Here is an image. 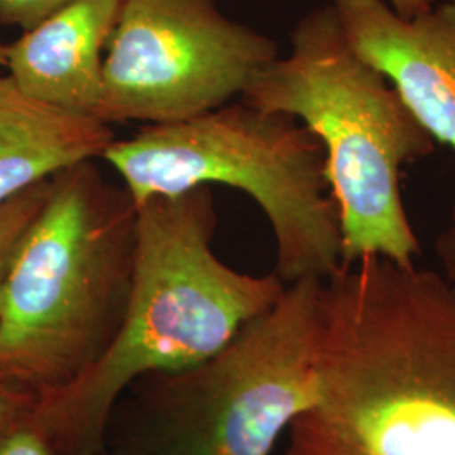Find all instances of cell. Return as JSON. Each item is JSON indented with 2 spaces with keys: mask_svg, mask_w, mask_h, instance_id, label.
<instances>
[{
  "mask_svg": "<svg viewBox=\"0 0 455 455\" xmlns=\"http://www.w3.org/2000/svg\"><path fill=\"white\" fill-rule=\"evenodd\" d=\"M435 251L442 265V274L455 285V203L447 227L437 236Z\"/></svg>",
  "mask_w": 455,
  "mask_h": 455,
  "instance_id": "15",
  "label": "cell"
},
{
  "mask_svg": "<svg viewBox=\"0 0 455 455\" xmlns=\"http://www.w3.org/2000/svg\"><path fill=\"white\" fill-rule=\"evenodd\" d=\"M342 31L425 131L455 150V4L398 16L387 0H331Z\"/></svg>",
  "mask_w": 455,
  "mask_h": 455,
  "instance_id": "8",
  "label": "cell"
},
{
  "mask_svg": "<svg viewBox=\"0 0 455 455\" xmlns=\"http://www.w3.org/2000/svg\"><path fill=\"white\" fill-rule=\"evenodd\" d=\"M135 206L156 196L221 184L250 196L275 240L285 285L342 267L341 221L324 148L299 120L231 101L188 120L144 125L103 152Z\"/></svg>",
  "mask_w": 455,
  "mask_h": 455,
  "instance_id": "5",
  "label": "cell"
},
{
  "mask_svg": "<svg viewBox=\"0 0 455 455\" xmlns=\"http://www.w3.org/2000/svg\"><path fill=\"white\" fill-rule=\"evenodd\" d=\"M36 396L12 383L0 379V432L17 419L26 415L36 405Z\"/></svg>",
  "mask_w": 455,
  "mask_h": 455,
  "instance_id": "14",
  "label": "cell"
},
{
  "mask_svg": "<svg viewBox=\"0 0 455 455\" xmlns=\"http://www.w3.org/2000/svg\"><path fill=\"white\" fill-rule=\"evenodd\" d=\"M210 186L137 206L131 293L105 353L76 379L36 400L33 415L61 455H98L133 383L214 356L285 291L275 275L231 268L212 250Z\"/></svg>",
  "mask_w": 455,
  "mask_h": 455,
  "instance_id": "2",
  "label": "cell"
},
{
  "mask_svg": "<svg viewBox=\"0 0 455 455\" xmlns=\"http://www.w3.org/2000/svg\"><path fill=\"white\" fill-rule=\"evenodd\" d=\"M323 278L280 299L212 358L148 379L157 455H272L319 393Z\"/></svg>",
  "mask_w": 455,
  "mask_h": 455,
  "instance_id": "6",
  "label": "cell"
},
{
  "mask_svg": "<svg viewBox=\"0 0 455 455\" xmlns=\"http://www.w3.org/2000/svg\"><path fill=\"white\" fill-rule=\"evenodd\" d=\"M285 455H455V285L370 257L323 282L319 393Z\"/></svg>",
  "mask_w": 455,
  "mask_h": 455,
  "instance_id": "1",
  "label": "cell"
},
{
  "mask_svg": "<svg viewBox=\"0 0 455 455\" xmlns=\"http://www.w3.org/2000/svg\"><path fill=\"white\" fill-rule=\"evenodd\" d=\"M137 206L95 161L49 180L0 292V379L36 398L114 341L131 293Z\"/></svg>",
  "mask_w": 455,
  "mask_h": 455,
  "instance_id": "3",
  "label": "cell"
},
{
  "mask_svg": "<svg viewBox=\"0 0 455 455\" xmlns=\"http://www.w3.org/2000/svg\"><path fill=\"white\" fill-rule=\"evenodd\" d=\"M120 11L122 0L69 2L5 46L7 76L44 105L98 118L105 51Z\"/></svg>",
  "mask_w": 455,
  "mask_h": 455,
  "instance_id": "9",
  "label": "cell"
},
{
  "mask_svg": "<svg viewBox=\"0 0 455 455\" xmlns=\"http://www.w3.org/2000/svg\"><path fill=\"white\" fill-rule=\"evenodd\" d=\"M48 191L49 180H43L0 206V292L17 246L44 204Z\"/></svg>",
  "mask_w": 455,
  "mask_h": 455,
  "instance_id": "11",
  "label": "cell"
},
{
  "mask_svg": "<svg viewBox=\"0 0 455 455\" xmlns=\"http://www.w3.org/2000/svg\"><path fill=\"white\" fill-rule=\"evenodd\" d=\"M452 4H455V0H452Z\"/></svg>",
  "mask_w": 455,
  "mask_h": 455,
  "instance_id": "18",
  "label": "cell"
},
{
  "mask_svg": "<svg viewBox=\"0 0 455 455\" xmlns=\"http://www.w3.org/2000/svg\"><path fill=\"white\" fill-rule=\"evenodd\" d=\"M33 410L0 432V455H61Z\"/></svg>",
  "mask_w": 455,
  "mask_h": 455,
  "instance_id": "12",
  "label": "cell"
},
{
  "mask_svg": "<svg viewBox=\"0 0 455 455\" xmlns=\"http://www.w3.org/2000/svg\"><path fill=\"white\" fill-rule=\"evenodd\" d=\"M98 455H103V454H98Z\"/></svg>",
  "mask_w": 455,
  "mask_h": 455,
  "instance_id": "19",
  "label": "cell"
},
{
  "mask_svg": "<svg viewBox=\"0 0 455 455\" xmlns=\"http://www.w3.org/2000/svg\"><path fill=\"white\" fill-rule=\"evenodd\" d=\"M276 58L268 36L228 19L216 0H122L98 120L159 125L212 112Z\"/></svg>",
  "mask_w": 455,
  "mask_h": 455,
  "instance_id": "7",
  "label": "cell"
},
{
  "mask_svg": "<svg viewBox=\"0 0 455 455\" xmlns=\"http://www.w3.org/2000/svg\"><path fill=\"white\" fill-rule=\"evenodd\" d=\"M398 16L411 19L428 12L434 7V0H387Z\"/></svg>",
  "mask_w": 455,
  "mask_h": 455,
  "instance_id": "16",
  "label": "cell"
},
{
  "mask_svg": "<svg viewBox=\"0 0 455 455\" xmlns=\"http://www.w3.org/2000/svg\"><path fill=\"white\" fill-rule=\"evenodd\" d=\"M110 125L24 95L0 75V206L73 164L101 159Z\"/></svg>",
  "mask_w": 455,
  "mask_h": 455,
  "instance_id": "10",
  "label": "cell"
},
{
  "mask_svg": "<svg viewBox=\"0 0 455 455\" xmlns=\"http://www.w3.org/2000/svg\"><path fill=\"white\" fill-rule=\"evenodd\" d=\"M73 0H0V24L29 31Z\"/></svg>",
  "mask_w": 455,
  "mask_h": 455,
  "instance_id": "13",
  "label": "cell"
},
{
  "mask_svg": "<svg viewBox=\"0 0 455 455\" xmlns=\"http://www.w3.org/2000/svg\"><path fill=\"white\" fill-rule=\"evenodd\" d=\"M5 46L7 44L0 43V68H4V65H5Z\"/></svg>",
  "mask_w": 455,
  "mask_h": 455,
  "instance_id": "17",
  "label": "cell"
},
{
  "mask_svg": "<svg viewBox=\"0 0 455 455\" xmlns=\"http://www.w3.org/2000/svg\"><path fill=\"white\" fill-rule=\"evenodd\" d=\"M240 100L292 116L321 142L342 265L370 257L415 265L422 248L403 204L402 169L432 156L435 140L349 44L331 4L299 20L291 52L257 75Z\"/></svg>",
  "mask_w": 455,
  "mask_h": 455,
  "instance_id": "4",
  "label": "cell"
}]
</instances>
